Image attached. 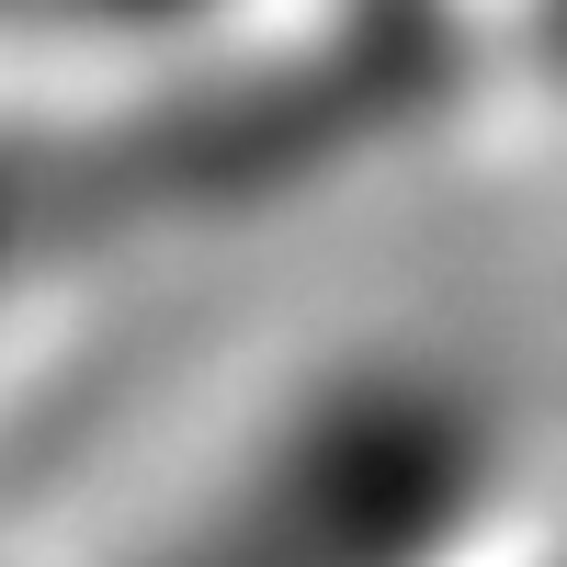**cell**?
I'll list each match as a JSON object with an SVG mask.
<instances>
[{
	"label": "cell",
	"mask_w": 567,
	"mask_h": 567,
	"mask_svg": "<svg viewBox=\"0 0 567 567\" xmlns=\"http://www.w3.org/2000/svg\"><path fill=\"white\" fill-rule=\"evenodd\" d=\"M194 567H272V556H261L250 534H227V545H216V556H194Z\"/></svg>",
	"instance_id": "obj_1"
}]
</instances>
